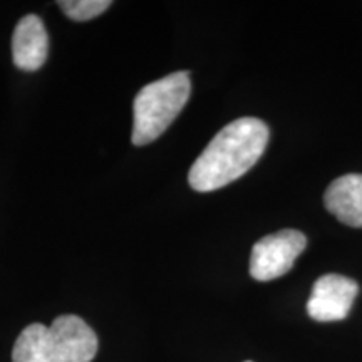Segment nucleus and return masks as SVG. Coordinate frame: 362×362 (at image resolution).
<instances>
[{
	"label": "nucleus",
	"instance_id": "7",
	"mask_svg": "<svg viewBox=\"0 0 362 362\" xmlns=\"http://www.w3.org/2000/svg\"><path fill=\"white\" fill-rule=\"evenodd\" d=\"M324 203L344 225L362 228V175L351 173L334 180L325 189Z\"/></svg>",
	"mask_w": 362,
	"mask_h": 362
},
{
	"label": "nucleus",
	"instance_id": "6",
	"mask_svg": "<svg viewBox=\"0 0 362 362\" xmlns=\"http://www.w3.org/2000/svg\"><path fill=\"white\" fill-rule=\"evenodd\" d=\"M49 54V35L40 17L29 13L17 22L12 35V59L21 71L34 72L44 66Z\"/></svg>",
	"mask_w": 362,
	"mask_h": 362
},
{
	"label": "nucleus",
	"instance_id": "9",
	"mask_svg": "<svg viewBox=\"0 0 362 362\" xmlns=\"http://www.w3.org/2000/svg\"><path fill=\"white\" fill-rule=\"evenodd\" d=\"M245 362H252V361H245Z\"/></svg>",
	"mask_w": 362,
	"mask_h": 362
},
{
	"label": "nucleus",
	"instance_id": "2",
	"mask_svg": "<svg viewBox=\"0 0 362 362\" xmlns=\"http://www.w3.org/2000/svg\"><path fill=\"white\" fill-rule=\"evenodd\" d=\"M98 336L78 315H59L45 327L30 324L17 337L12 362H90Z\"/></svg>",
	"mask_w": 362,
	"mask_h": 362
},
{
	"label": "nucleus",
	"instance_id": "3",
	"mask_svg": "<svg viewBox=\"0 0 362 362\" xmlns=\"http://www.w3.org/2000/svg\"><path fill=\"white\" fill-rule=\"evenodd\" d=\"M192 81L188 72H173L146 84L133 103V139L134 146L156 141L170 128L181 110L187 106Z\"/></svg>",
	"mask_w": 362,
	"mask_h": 362
},
{
	"label": "nucleus",
	"instance_id": "1",
	"mask_svg": "<svg viewBox=\"0 0 362 362\" xmlns=\"http://www.w3.org/2000/svg\"><path fill=\"white\" fill-rule=\"evenodd\" d=\"M269 126L259 117H240L221 128L189 170V187L215 192L257 165L269 143Z\"/></svg>",
	"mask_w": 362,
	"mask_h": 362
},
{
	"label": "nucleus",
	"instance_id": "4",
	"mask_svg": "<svg viewBox=\"0 0 362 362\" xmlns=\"http://www.w3.org/2000/svg\"><path fill=\"white\" fill-rule=\"evenodd\" d=\"M305 247V235L298 230H280L267 235L252 248L250 275L259 282L282 277L292 269Z\"/></svg>",
	"mask_w": 362,
	"mask_h": 362
},
{
	"label": "nucleus",
	"instance_id": "8",
	"mask_svg": "<svg viewBox=\"0 0 362 362\" xmlns=\"http://www.w3.org/2000/svg\"><path fill=\"white\" fill-rule=\"evenodd\" d=\"M111 4L110 0H62V2H57V6L69 19L86 22L106 12Z\"/></svg>",
	"mask_w": 362,
	"mask_h": 362
},
{
	"label": "nucleus",
	"instance_id": "5",
	"mask_svg": "<svg viewBox=\"0 0 362 362\" xmlns=\"http://www.w3.org/2000/svg\"><path fill=\"white\" fill-rule=\"evenodd\" d=\"M359 285L339 274L322 275L312 288L307 312L317 322H336L346 319L354 304Z\"/></svg>",
	"mask_w": 362,
	"mask_h": 362
}]
</instances>
